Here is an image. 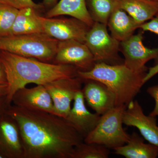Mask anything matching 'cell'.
Returning a JSON list of instances; mask_svg holds the SVG:
<instances>
[{
  "label": "cell",
  "instance_id": "obj_31",
  "mask_svg": "<svg viewBox=\"0 0 158 158\" xmlns=\"http://www.w3.org/2000/svg\"><path fill=\"white\" fill-rule=\"evenodd\" d=\"M56 0H44V3L46 5H51L55 2Z\"/></svg>",
  "mask_w": 158,
  "mask_h": 158
},
{
  "label": "cell",
  "instance_id": "obj_5",
  "mask_svg": "<svg viewBox=\"0 0 158 158\" xmlns=\"http://www.w3.org/2000/svg\"><path fill=\"white\" fill-rule=\"evenodd\" d=\"M126 106L115 107L101 116L95 128L84 139L87 143H95L114 149L127 143L131 135L123 127Z\"/></svg>",
  "mask_w": 158,
  "mask_h": 158
},
{
  "label": "cell",
  "instance_id": "obj_22",
  "mask_svg": "<svg viewBox=\"0 0 158 158\" xmlns=\"http://www.w3.org/2000/svg\"><path fill=\"white\" fill-rule=\"evenodd\" d=\"M110 149L104 145L84 141L74 148L71 158H108Z\"/></svg>",
  "mask_w": 158,
  "mask_h": 158
},
{
  "label": "cell",
  "instance_id": "obj_15",
  "mask_svg": "<svg viewBox=\"0 0 158 158\" xmlns=\"http://www.w3.org/2000/svg\"><path fill=\"white\" fill-rule=\"evenodd\" d=\"M73 101V106L65 118L84 139L96 127L101 116L88 110L82 90L77 93Z\"/></svg>",
  "mask_w": 158,
  "mask_h": 158
},
{
  "label": "cell",
  "instance_id": "obj_13",
  "mask_svg": "<svg viewBox=\"0 0 158 158\" xmlns=\"http://www.w3.org/2000/svg\"><path fill=\"white\" fill-rule=\"evenodd\" d=\"M11 104L27 110L53 113V103L44 85L20 89L14 94Z\"/></svg>",
  "mask_w": 158,
  "mask_h": 158
},
{
  "label": "cell",
  "instance_id": "obj_7",
  "mask_svg": "<svg viewBox=\"0 0 158 158\" xmlns=\"http://www.w3.org/2000/svg\"><path fill=\"white\" fill-rule=\"evenodd\" d=\"M84 80L78 76L60 79L44 85L53 103V114L66 118L70 112L71 104L82 89Z\"/></svg>",
  "mask_w": 158,
  "mask_h": 158
},
{
  "label": "cell",
  "instance_id": "obj_20",
  "mask_svg": "<svg viewBox=\"0 0 158 158\" xmlns=\"http://www.w3.org/2000/svg\"><path fill=\"white\" fill-rule=\"evenodd\" d=\"M35 10L32 8L19 10L11 30V35L44 33L39 15Z\"/></svg>",
  "mask_w": 158,
  "mask_h": 158
},
{
  "label": "cell",
  "instance_id": "obj_10",
  "mask_svg": "<svg viewBox=\"0 0 158 158\" xmlns=\"http://www.w3.org/2000/svg\"><path fill=\"white\" fill-rule=\"evenodd\" d=\"M143 33L140 32L120 42L119 51L124 56V64L135 71H148L145 64L152 59L158 62V47H146L143 44Z\"/></svg>",
  "mask_w": 158,
  "mask_h": 158
},
{
  "label": "cell",
  "instance_id": "obj_26",
  "mask_svg": "<svg viewBox=\"0 0 158 158\" xmlns=\"http://www.w3.org/2000/svg\"><path fill=\"white\" fill-rule=\"evenodd\" d=\"M147 92L155 102V106L153 110L150 114V116H158V85L152 86L147 89Z\"/></svg>",
  "mask_w": 158,
  "mask_h": 158
},
{
  "label": "cell",
  "instance_id": "obj_6",
  "mask_svg": "<svg viewBox=\"0 0 158 158\" xmlns=\"http://www.w3.org/2000/svg\"><path fill=\"white\" fill-rule=\"evenodd\" d=\"M107 26L94 22L85 37V43L93 55L95 62L110 65L124 64L119 56L120 42L108 33Z\"/></svg>",
  "mask_w": 158,
  "mask_h": 158
},
{
  "label": "cell",
  "instance_id": "obj_23",
  "mask_svg": "<svg viewBox=\"0 0 158 158\" xmlns=\"http://www.w3.org/2000/svg\"><path fill=\"white\" fill-rule=\"evenodd\" d=\"M19 11L12 6L0 2V37L11 35Z\"/></svg>",
  "mask_w": 158,
  "mask_h": 158
},
{
  "label": "cell",
  "instance_id": "obj_30",
  "mask_svg": "<svg viewBox=\"0 0 158 158\" xmlns=\"http://www.w3.org/2000/svg\"><path fill=\"white\" fill-rule=\"evenodd\" d=\"M8 93V85L0 84V97L7 96Z\"/></svg>",
  "mask_w": 158,
  "mask_h": 158
},
{
  "label": "cell",
  "instance_id": "obj_3",
  "mask_svg": "<svg viewBox=\"0 0 158 158\" xmlns=\"http://www.w3.org/2000/svg\"><path fill=\"white\" fill-rule=\"evenodd\" d=\"M147 72L135 71L124 64L96 62L91 70L79 71L78 75L83 80H94L104 84L115 96L116 106H127L140 92Z\"/></svg>",
  "mask_w": 158,
  "mask_h": 158
},
{
  "label": "cell",
  "instance_id": "obj_8",
  "mask_svg": "<svg viewBox=\"0 0 158 158\" xmlns=\"http://www.w3.org/2000/svg\"><path fill=\"white\" fill-rule=\"evenodd\" d=\"M52 63L72 65L79 71L86 72L91 70L96 62L85 43L70 40L59 41Z\"/></svg>",
  "mask_w": 158,
  "mask_h": 158
},
{
  "label": "cell",
  "instance_id": "obj_1",
  "mask_svg": "<svg viewBox=\"0 0 158 158\" xmlns=\"http://www.w3.org/2000/svg\"><path fill=\"white\" fill-rule=\"evenodd\" d=\"M6 112L16 120L24 158H71L84 138L63 117L10 105Z\"/></svg>",
  "mask_w": 158,
  "mask_h": 158
},
{
  "label": "cell",
  "instance_id": "obj_32",
  "mask_svg": "<svg viewBox=\"0 0 158 158\" xmlns=\"http://www.w3.org/2000/svg\"><path fill=\"white\" fill-rule=\"evenodd\" d=\"M152 1H155V2H158V0H152Z\"/></svg>",
  "mask_w": 158,
  "mask_h": 158
},
{
  "label": "cell",
  "instance_id": "obj_24",
  "mask_svg": "<svg viewBox=\"0 0 158 158\" xmlns=\"http://www.w3.org/2000/svg\"><path fill=\"white\" fill-rule=\"evenodd\" d=\"M0 2L12 6L19 10L26 8H32L37 10L41 8V6L34 2L33 0H0Z\"/></svg>",
  "mask_w": 158,
  "mask_h": 158
},
{
  "label": "cell",
  "instance_id": "obj_2",
  "mask_svg": "<svg viewBox=\"0 0 158 158\" xmlns=\"http://www.w3.org/2000/svg\"><path fill=\"white\" fill-rule=\"evenodd\" d=\"M0 62L6 73L9 105L14 94L28 84L44 85L59 79L78 76V70L72 65L43 62L6 51H0Z\"/></svg>",
  "mask_w": 158,
  "mask_h": 158
},
{
  "label": "cell",
  "instance_id": "obj_11",
  "mask_svg": "<svg viewBox=\"0 0 158 158\" xmlns=\"http://www.w3.org/2000/svg\"><path fill=\"white\" fill-rule=\"evenodd\" d=\"M0 156L2 158H24L19 127L6 110L0 115Z\"/></svg>",
  "mask_w": 158,
  "mask_h": 158
},
{
  "label": "cell",
  "instance_id": "obj_33",
  "mask_svg": "<svg viewBox=\"0 0 158 158\" xmlns=\"http://www.w3.org/2000/svg\"><path fill=\"white\" fill-rule=\"evenodd\" d=\"M0 158H2V156H0Z\"/></svg>",
  "mask_w": 158,
  "mask_h": 158
},
{
  "label": "cell",
  "instance_id": "obj_14",
  "mask_svg": "<svg viewBox=\"0 0 158 158\" xmlns=\"http://www.w3.org/2000/svg\"><path fill=\"white\" fill-rule=\"evenodd\" d=\"M84 80L82 90L85 100L95 113L101 116L116 106L115 96L106 85L94 80Z\"/></svg>",
  "mask_w": 158,
  "mask_h": 158
},
{
  "label": "cell",
  "instance_id": "obj_29",
  "mask_svg": "<svg viewBox=\"0 0 158 158\" xmlns=\"http://www.w3.org/2000/svg\"><path fill=\"white\" fill-rule=\"evenodd\" d=\"M0 84L8 85L7 78L2 64L0 62Z\"/></svg>",
  "mask_w": 158,
  "mask_h": 158
},
{
  "label": "cell",
  "instance_id": "obj_21",
  "mask_svg": "<svg viewBox=\"0 0 158 158\" xmlns=\"http://www.w3.org/2000/svg\"><path fill=\"white\" fill-rule=\"evenodd\" d=\"M90 16L94 22L107 25L111 12L116 6L115 0H88Z\"/></svg>",
  "mask_w": 158,
  "mask_h": 158
},
{
  "label": "cell",
  "instance_id": "obj_17",
  "mask_svg": "<svg viewBox=\"0 0 158 158\" xmlns=\"http://www.w3.org/2000/svg\"><path fill=\"white\" fill-rule=\"evenodd\" d=\"M69 15L91 27L94 23L87 7L86 0H60L47 13V18Z\"/></svg>",
  "mask_w": 158,
  "mask_h": 158
},
{
  "label": "cell",
  "instance_id": "obj_27",
  "mask_svg": "<svg viewBox=\"0 0 158 158\" xmlns=\"http://www.w3.org/2000/svg\"><path fill=\"white\" fill-rule=\"evenodd\" d=\"M158 73V62L154 66L148 69L147 73L144 79V84Z\"/></svg>",
  "mask_w": 158,
  "mask_h": 158
},
{
  "label": "cell",
  "instance_id": "obj_19",
  "mask_svg": "<svg viewBox=\"0 0 158 158\" xmlns=\"http://www.w3.org/2000/svg\"><path fill=\"white\" fill-rule=\"evenodd\" d=\"M144 139L137 133L131 135L127 144L114 148L115 154L126 158H156L158 156V147L144 143Z\"/></svg>",
  "mask_w": 158,
  "mask_h": 158
},
{
  "label": "cell",
  "instance_id": "obj_28",
  "mask_svg": "<svg viewBox=\"0 0 158 158\" xmlns=\"http://www.w3.org/2000/svg\"><path fill=\"white\" fill-rule=\"evenodd\" d=\"M10 105L8 103L6 96L0 97V115L6 112Z\"/></svg>",
  "mask_w": 158,
  "mask_h": 158
},
{
  "label": "cell",
  "instance_id": "obj_18",
  "mask_svg": "<svg viewBox=\"0 0 158 158\" xmlns=\"http://www.w3.org/2000/svg\"><path fill=\"white\" fill-rule=\"evenodd\" d=\"M118 7L130 15L140 25L151 19L158 12V2L152 0H115Z\"/></svg>",
  "mask_w": 158,
  "mask_h": 158
},
{
  "label": "cell",
  "instance_id": "obj_12",
  "mask_svg": "<svg viewBox=\"0 0 158 158\" xmlns=\"http://www.w3.org/2000/svg\"><path fill=\"white\" fill-rule=\"evenodd\" d=\"M123 124L136 127L143 138L158 147V126L155 116H146L138 101L127 106L123 117Z\"/></svg>",
  "mask_w": 158,
  "mask_h": 158
},
{
  "label": "cell",
  "instance_id": "obj_9",
  "mask_svg": "<svg viewBox=\"0 0 158 158\" xmlns=\"http://www.w3.org/2000/svg\"><path fill=\"white\" fill-rule=\"evenodd\" d=\"M38 16L44 33L59 41L74 40L85 43L86 34L90 27L73 17L56 19Z\"/></svg>",
  "mask_w": 158,
  "mask_h": 158
},
{
  "label": "cell",
  "instance_id": "obj_16",
  "mask_svg": "<svg viewBox=\"0 0 158 158\" xmlns=\"http://www.w3.org/2000/svg\"><path fill=\"white\" fill-rule=\"evenodd\" d=\"M107 26L111 36L120 42L131 37L141 25L127 12L118 7L116 3L109 18Z\"/></svg>",
  "mask_w": 158,
  "mask_h": 158
},
{
  "label": "cell",
  "instance_id": "obj_25",
  "mask_svg": "<svg viewBox=\"0 0 158 158\" xmlns=\"http://www.w3.org/2000/svg\"><path fill=\"white\" fill-rule=\"evenodd\" d=\"M139 28L143 31H150L158 35V12L149 21L141 25Z\"/></svg>",
  "mask_w": 158,
  "mask_h": 158
},
{
  "label": "cell",
  "instance_id": "obj_4",
  "mask_svg": "<svg viewBox=\"0 0 158 158\" xmlns=\"http://www.w3.org/2000/svg\"><path fill=\"white\" fill-rule=\"evenodd\" d=\"M59 40L44 33L0 37V51L52 63Z\"/></svg>",
  "mask_w": 158,
  "mask_h": 158
}]
</instances>
